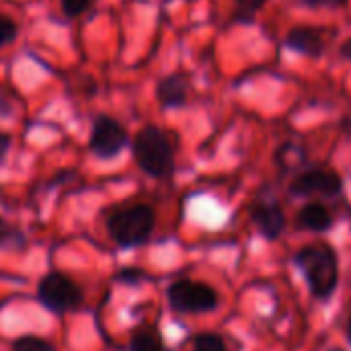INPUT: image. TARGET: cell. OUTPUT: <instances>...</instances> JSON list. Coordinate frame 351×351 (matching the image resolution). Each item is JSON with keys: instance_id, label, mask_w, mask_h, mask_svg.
<instances>
[{"instance_id": "cell-25", "label": "cell", "mask_w": 351, "mask_h": 351, "mask_svg": "<svg viewBox=\"0 0 351 351\" xmlns=\"http://www.w3.org/2000/svg\"><path fill=\"white\" fill-rule=\"evenodd\" d=\"M329 351H343V350H329Z\"/></svg>"}, {"instance_id": "cell-21", "label": "cell", "mask_w": 351, "mask_h": 351, "mask_svg": "<svg viewBox=\"0 0 351 351\" xmlns=\"http://www.w3.org/2000/svg\"><path fill=\"white\" fill-rule=\"evenodd\" d=\"M10 144H12V138L4 132H0V162L6 158L8 150H10Z\"/></svg>"}, {"instance_id": "cell-24", "label": "cell", "mask_w": 351, "mask_h": 351, "mask_svg": "<svg viewBox=\"0 0 351 351\" xmlns=\"http://www.w3.org/2000/svg\"><path fill=\"white\" fill-rule=\"evenodd\" d=\"M346 333H348V341L351 343V313L350 317H348V325H346Z\"/></svg>"}, {"instance_id": "cell-11", "label": "cell", "mask_w": 351, "mask_h": 351, "mask_svg": "<svg viewBox=\"0 0 351 351\" xmlns=\"http://www.w3.org/2000/svg\"><path fill=\"white\" fill-rule=\"evenodd\" d=\"M294 224H296L298 230L313 232V234H323V232H329L335 226V216L323 202H308L296 212Z\"/></svg>"}, {"instance_id": "cell-17", "label": "cell", "mask_w": 351, "mask_h": 351, "mask_svg": "<svg viewBox=\"0 0 351 351\" xmlns=\"http://www.w3.org/2000/svg\"><path fill=\"white\" fill-rule=\"evenodd\" d=\"M23 243H25V237L19 230L10 228L4 222V218L0 216V249H4V247H16V245H23Z\"/></svg>"}, {"instance_id": "cell-18", "label": "cell", "mask_w": 351, "mask_h": 351, "mask_svg": "<svg viewBox=\"0 0 351 351\" xmlns=\"http://www.w3.org/2000/svg\"><path fill=\"white\" fill-rule=\"evenodd\" d=\"M93 2L95 0H60V6L68 19H76V16L84 14L93 6Z\"/></svg>"}, {"instance_id": "cell-1", "label": "cell", "mask_w": 351, "mask_h": 351, "mask_svg": "<svg viewBox=\"0 0 351 351\" xmlns=\"http://www.w3.org/2000/svg\"><path fill=\"white\" fill-rule=\"evenodd\" d=\"M296 267L302 271L311 294L329 300L339 286V257L329 243H313L296 251Z\"/></svg>"}, {"instance_id": "cell-7", "label": "cell", "mask_w": 351, "mask_h": 351, "mask_svg": "<svg viewBox=\"0 0 351 351\" xmlns=\"http://www.w3.org/2000/svg\"><path fill=\"white\" fill-rule=\"evenodd\" d=\"M128 144H130V136L117 119H113L109 115L95 117V121L90 125L88 148L97 158L113 160L115 156L121 154V150Z\"/></svg>"}, {"instance_id": "cell-6", "label": "cell", "mask_w": 351, "mask_h": 351, "mask_svg": "<svg viewBox=\"0 0 351 351\" xmlns=\"http://www.w3.org/2000/svg\"><path fill=\"white\" fill-rule=\"evenodd\" d=\"M167 300L171 304L173 311L183 313V315H204V313H212L218 308V292L204 284V282H195V280H177L167 288Z\"/></svg>"}, {"instance_id": "cell-10", "label": "cell", "mask_w": 351, "mask_h": 351, "mask_svg": "<svg viewBox=\"0 0 351 351\" xmlns=\"http://www.w3.org/2000/svg\"><path fill=\"white\" fill-rule=\"evenodd\" d=\"M189 88L191 86H189L187 76L179 72L167 74L156 82V101L167 111L183 109L189 101Z\"/></svg>"}, {"instance_id": "cell-22", "label": "cell", "mask_w": 351, "mask_h": 351, "mask_svg": "<svg viewBox=\"0 0 351 351\" xmlns=\"http://www.w3.org/2000/svg\"><path fill=\"white\" fill-rule=\"evenodd\" d=\"M339 56H341L346 62H351V37H348V39L339 45Z\"/></svg>"}, {"instance_id": "cell-4", "label": "cell", "mask_w": 351, "mask_h": 351, "mask_svg": "<svg viewBox=\"0 0 351 351\" xmlns=\"http://www.w3.org/2000/svg\"><path fill=\"white\" fill-rule=\"evenodd\" d=\"M343 189H346V181L341 173L323 165L302 169L288 185V193L298 199H306V197L335 199L343 195Z\"/></svg>"}, {"instance_id": "cell-2", "label": "cell", "mask_w": 351, "mask_h": 351, "mask_svg": "<svg viewBox=\"0 0 351 351\" xmlns=\"http://www.w3.org/2000/svg\"><path fill=\"white\" fill-rule=\"evenodd\" d=\"M132 154L140 171L152 179H169L175 173V140L154 123L144 125L134 136Z\"/></svg>"}, {"instance_id": "cell-23", "label": "cell", "mask_w": 351, "mask_h": 351, "mask_svg": "<svg viewBox=\"0 0 351 351\" xmlns=\"http://www.w3.org/2000/svg\"><path fill=\"white\" fill-rule=\"evenodd\" d=\"M341 132H343L348 138H351V117H348V119H343V121H341Z\"/></svg>"}, {"instance_id": "cell-8", "label": "cell", "mask_w": 351, "mask_h": 351, "mask_svg": "<svg viewBox=\"0 0 351 351\" xmlns=\"http://www.w3.org/2000/svg\"><path fill=\"white\" fill-rule=\"evenodd\" d=\"M249 214L257 232L267 241H278L288 226L286 212L276 197H257L251 204Z\"/></svg>"}, {"instance_id": "cell-12", "label": "cell", "mask_w": 351, "mask_h": 351, "mask_svg": "<svg viewBox=\"0 0 351 351\" xmlns=\"http://www.w3.org/2000/svg\"><path fill=\"white\" fill-rule=\"evenodd\" d=\"M130 351H165V341L156 327L142 325L132 333Z\"/></svg>"}, {"instance_id": "cell-9", "label": "cell", "mask_w": 351, "mask_h": 351, "mask_svg": "<svg viewBox=\"0 0 351 351\" xmlns=\"http://www.w3.org/2000/svg\"><path fill=\"white\" fill-rule=\"evenodd\" d=\"M284 45L292 53L317 60L325 56L329 45V35L319 25H294L288 29L284 37Z\"/></svg>"}, {"instance_id": "cell-5", "label": "cell", "mask_w": 351, "mask_h": 351, "mask_svg": "<svg viewBox=\"0 0 351 351\" xmlns=\"http://www.w3.org/2000/svg\"><path fill=\"white\" fill-rule=\"evenodd\" d=\"M37 300L45 311L53 315H66L82 306L84 294L80 286L66 274L49 271L41 278L37 286Z\"/></svg>"}, {"instance_id": "cell-3", "label": "cell", "mask_w": 351, "mask_h": 351, "mask_svg": "<svg viewBox=\"0 0 351 351\" xmlns=\"http://www.w3.org/2000/svg\"><path fill=\"white\" fill-rule=\"evenodd\" d=\"M156 226V212L148 204H132L117 208L107 218V232L121 249H138L146 245Z\"/></svg>"}, {"instance_id": "cell-16", "label": "cell", "mask_w": 351, "mask_h": 351, "mask_svg": "<svg viewBox=\"0 0 351 351\" xmlns=\"http://www.w3.org/2000/svg\"><path fill=\"white\" fill-rule=\"evenodd\" d=\"M16 35H19L16 23H14L10 16L0 14V49L6 47V45H10V43L16 39Z\"/></svg>"}, {"instance_id": "cell-19", "label": "cell", "mask_w": 351, "mask_h": 351, "mask_svg": "<svg viewBox=\"0 0 351 351\" xmlns=\"http://www.w3.org/2000/svg\"><path fill=\"white\" fill-rule=\"evenodd\" d=\"M146 280H148L146 271L136 269V267H125V269H121V271L115 276V282H119V284H128V286H140V284H142V282H146Z\"/></svg>"}, {"instance_id": "cell-13", "label": "cell", "mask_w": 351, "mask_h": 351, "mask_svg": "<svg viewBox=\"0 0 351 351\" xmlns=\"http://www.w3.org/2000/svg\"><path fill=\"white\" fill-rule=\"evenodd\" d=\"M232 23L239 25H253L261 8L267 4V0H232Z\"/></svg>"}, {"instance_id": "cell-20", "label": "cell", "mask_w": 351, "mask_h": 351, "mask_svg": "<svg viewBox=\"0 0 351 351\" xmlns=\"http://www.w3.org/2000/svg\"><path fill=\"white\" fill-rule=\"evenodd\" d=\"M306 8H341L350 0H298Z\"/></svg>"}, {"instance_id": "cell-14", "label": "cell", "mask_w": 351, "mask_h": 351, "mask_svg": "<svg viewBox=\"0 0 351 351\" xmlns=\"http://www.w3.org/2000/svg\"><path fill=\"white\" fill-rule=\"evenodd\" d=\"M193 351H228L226 350V341L218 335V333H199L193 339Z\"/></svg>"}, {"instance_id": "cell-15", "label": "cell", "mask_w": 351, "mask_h": 351, "mask_svg": "<svg viewBox=\"0 0 351 351\" xmlns=\"http://www.w3.org/2000/svg\"><path fill=\"white\" fill-rule=\"evenodd\" d=\"M12 351H58L53 343L47 339H41L37 335H23L12 343Z\"/></svg>"}]
</instances>
